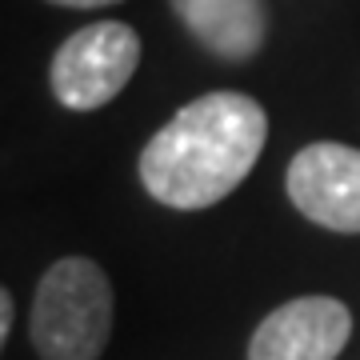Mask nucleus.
Here are the masks:
<instances>
[{
    "label": "nucleus",
    "mask_w": 360,
    "mask_h": 360,
    "mask_svg": "<svg viewBox=\"0 0 360 360\" xmlns=\"http://www.w3.org/2000/svg\"><path fill=\"white\" fill-rule=\"evenodd\" d=\"M188 37L212 56L240 65L264 49L269 8L264 0H168Z\"/></svg>",
    "instance_id": "423d86ee"
},
{
    "label": "nucleus",
    "mask_w": 360,
    "mask_h": 360,
    "mask_svg": "<svg viewBox=\"0 0 360 360\" xmlns=\"http://www.w3.org/2000/svg\"><path fill=\"white\" fill-rule=\"evenodd\" d=\"M141 65V37L124 20H96L80 28L52 56V96L72 108L92 112L104 108L116 92L136 77Z\"/></svg>",
    "instance_id": "7ed1b4c3"
},
{
    "label": "nucleus",
    "mask_w": 360,
    "mask_h": 360,
    "mask_svg": "<svg viewBox=\"0 0 360 360\" xmlns=\"http://www.w3.org/2000/svg\"><path fill=\"white\" fill-rule=\"evenodd\" d=\"M49 4H60V8H104V4H116V0H49Z\"/></svg>",
    "instance_id": "6e6552de"
},
{
    "label": "nucleus",
    "mask_w": 360,
    "mask_h": 360,
    "mask_svg": "<svg viewBox=\"0 0 360 360\" xmlns=\"http://www.w3.org/2000/svg\"><path fill=\"white\" fill-rule=\"evenodd\" d=\"M288 200L312 224L360 232V148L336 141L304 144L284 172Z\"/></svg>",
    "instance_id": "20e7f679"
},
{
    "label": "nucleus",
    "mask_w": 360,
    "mask_h": 360,
    "mask_svg": "<svg viewBox=\"0 0 360 360\" xmlns=\"http://www.w3.org/2000/svg\"><path fill=\"white\" fill-rule=\"evenodd\" d=\"M269 116L245 92H205L141 153V180L160 205L196 212L224 200L264 153Z\"/></svg>",
    "instance_id": "f257e3e1"
},
{
    "label": "nucleus",
    "mask_w": 360,
    "mask_h": 360,
    "mask_svg": "<svg viewBox=\"0 0 360 360\" xmlns=\"http://www.w3.org/2000/svg\"><path fill=\"white\" fill-rule=\"evenodd\" d=\"M32 345L40 360H96L112 333V288L89 257L56 260L37 284Z\"/></svg>",
    "instance_id": "f03ea898"
},
{
    "label": "nucleus",
    "mask_w": 360,
    "mask_h": 360,
    "mask_svg": "<svg viewBox=\"0 0 360 360\" xmlns=\"http://www.w3.org/2000/svg\"><path fill=\"white\" fill-rule=\"evenodd\" d=\"M13 333V292H0V340Z\"/></svg>",
    "instance_id": "0eeeda50"
},
{
    "label": "nucleus",
    "mask_w": 360,
    "mask_h": 360,
    "mask_svg": "<svg viewBox=\"0 0 360 360\" xmlns=\"http://www.w3.org/2000/svg\"><path fill=\"white\" fill-rule=\"evenodd\" d=\"M352 336V312L336 296H296L257 324L248 360H336Z\"/></svg>",
    "instance_id": "39448f33"
}]
</instances>
